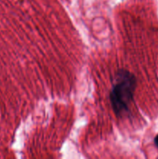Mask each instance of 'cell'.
<instances>
[{"instance_id":"7a4b0ae2","label":"cell","mask_w":158,"mask_h":159,"mask_svg":"<svg viewBox=\"0 0 158 159\" xmlns=\"http://www.w3.org/2000/svg\"><path fill=\"white\" fill-rule=\"evenodd\" d=\"M154 143H155V144H156V147L158 148V135H156V138H155V139H154Z\"/></svg>"},{"instance_id":"6da1fadb","label":"cell","mask_w":158,"mask_h":159,"mask_svg":"<svg viewBox=\"0 0 158 159\" xmlns=\"http://www.w3.org/2000/svg\"><path fill=\"white\" fill-rule=\"evenodd\" d=\"M136 86V78L132 73L126 70L118 71L109 96L112 108L117 116H122L128 111Z\"/></svg>"}]
</instances>
